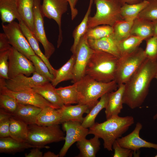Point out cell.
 Returning a JSON list of instances; mask_svg holds the SVG:
<instances>
[{
  "instance_id": "1",
  "label": "cell",
  "mask_w": 157,
  "mask_h": 157,
  "mask_svg": "<svg viewBox=\"0 0 157 157\" xmlns=\"http://www.w3.org/2000/svg\"><path fill=\"white\" fill-rule=\"evenodd\" d=\"M157 74V60L147 58L124 84L123 104L132 109L140 106L148 93L151 82Z\"/></svg>"
},
{
  "instance_id": "2",
  "label": "cell",
  "mask_w": 157,
  "mask_h": 157,
  "mask_svg": "<svg viewBox=\"0 0 157 157\" xmlns=\"http://www.w3.org/2000/svg\"><path fill=\"white\" fill-rule=\"evenodd\" d=\"M134 122V118L132 116H115L104 122L95 123L89 128L88 133L102 139L104 148L112 151L114 142L127 131Z\"/></svg>"
},
{
  "instance_id": "3",
  "label": "cell",
  "mask_w": 157,
  "mask_h": 157,
  "mask_svg": "<svg viewBox=\"0 0 157 157\" xmlns=\"http://www.w3.org/2000/svg\"><path fill=\"white\" fill-rule=\"evenodd\" d=\"M118 58L109 53L93 49L85 75L99 82L108 83L115 80Z\"/></svg>"
},
{
  "instance_id": "4",
  "label": "cell",
  "mask_w": 157,
  "mask_h": 157,
  "mask_svg": "<svg viewBox=\"0 0 157 157\" xmlns=\"http://www.w3.org/2000/svg\"><path fill=\"white\" fill-rule=\"evenodd\" d=\"M78 93V104L88 106L91 109L106 93L117 90L118 86L115 80L108 83L97 81L85 75L75 83Z\"/></svg>"
},
{
  "instance_id": "5",
  "label": "cell",
  "mask_w": 157,
  "mask_h": 157,
  "mask_svg": "<svg viewBox=\"0 0 157 157\" xmlns=\"http://www.w3.org/2000/svg\"><path fill=\"white\" fill-rule=\"evenodd\" d=\"M96 12L88 19V29L100 25L113 27L119 21L123 19L120 13L121 4L117 0H93Z\"/></svg>"
},
{
  "instance_id": "6",
  "label": "cell",
  "mask_w": 157,
  "mask_h": 157,
  "mask_svg": "<svg viewBox=\"0 0 157 157\" xmlns=\"http://www.w3.org/2000/svg\"><path fill=\"white\" fill-rule=\"evenodd\" d=\"M28 126L26 142L35 147L48 148L47 144L65 140V134L59 124L46 126L34 124Z\"/></svg>"
},
{
  "instance_id": "7",
  "label": "cell",
  "mask_w": 157,
  "mask_h": 157,
  "mask_svg": "<svg viewBox=\"0 0 157 157\" xmlns=\"http://www.w3.org/2000/svg\"><path fill=\"white\" fill-rule=\"evenodd\" d=\"M146 58L144 50L139 47L119 58L115 79L118 87L124 84Z\"/></svg>"
},
{
  "instance_id": "8",
  "label": "cell",
  "mask_w": 157,
  "mask_h": 157,
  "mask_svg": "<svg viewBox=\"0 0 157 157\" xmlns=\"http://www.w3.org/2000/svg\"><path fill=\"white\" fill-rule=\"evenodd\" d=\"M2 26L10 45L29 59L30 56L35 55L24 34L19 23L13 21Z\"/></svg>"
},
{
  "instance_id": "9",
  "label": "cell",
  "mask_w": 157,
  "mask_h": 157,
  "mask_svg": "<svg viewBox=\"0 0 157 157\" xmlns=\"http://www.w3.org/2000/svg\"><path fill=\"white\" fill-rule=\"evenodd\" d=\"M6 79H0V94H7L14 98L18 103L33 105L43 109L50 107L59 108L51 104L40 94L34 91L32 89L21 92H14L7 88L5 86Z\"/></svg>"
},
{
  "instance_id": "10",
  "label": "cell",
  "mask_w": 157,
  "mask_h": 157,
  "mask_svg": "<svg viewBox=\"0 0 157 157\" xmlns=\"http://www.w3.org/2000/svg\"><path fill=\"white\" fill-rule=\"evenodd\" d=\"M68 4L67 0H43L41 5V10L44 17L53 19L58 25L59 34L57 42L58 48L60 46L63 39L62 17L67 11Z\"/></svg>"
},
{
  "instance_id": "11",
  "label": "cell",
  "mask_w": 157,
  "mask_h": 157,
  "mask_svg": "<svg viewBox=\"0 0 157 157\" xmlns=\"http://www.w3.org/2000/svg\"><path fill=\"white\" fill-rule=\"evenodd\" d=\"M93 51V49L88 44L85 33L80 39L74 54L75 56V61L72 80L73 83L78 81L85 75L87 65Z\"/></svg>"
},
{
  "instance_id": "12",
  "label": "cell",
  "mask_w": 157,
  "mask_h": 157,
  "mask_svg": "<svg viewBox=\"0 0 157 157\" xmlns=\"http://www.w3.org/2000/svg\"><path fill=\"white\" fill-rule=\"evenodd\" d=\"M8 63L9 79L20 74L30 76L35 72L32 62L12 47L9 51Z\"/></svg>"
},
{
  "instance_id": "13",
  "label": "cell",
  "mask_w": 157,
  "mask_h": 157,
  "mask_svg": "<svg viewBox=\"0 0 157 157\" xmlns=\"http://www.w3.org/2000/svg\"><path fill=\"white\" fill-rule=\"evenodd\" d=\"M33 34L44 48V55L49 59L55 50L53 44L48 40L44 26V17L41 10L40 0H33Z\"/></svg>"
},
{
  "instance_id": "14",
  "label": "cell",
  "mask_w": 157,
  "mask_h": 157,
  "mask_svg": "<svg viewBox=\"0 0 157 157\" xmlns=\"http://www.w3.org/2000/svg\"><path fill=\"white\" fill-rule=\"evenodd\" d=\"M62 124L66 135L65 143L58 154L60 157H64L73 144L86 138L89 134V129L83 126L81 122L69 121Z\"/></svg>"
},
{
  "instance_id": "15",
  "label": "cell",
  "mask_w": 157,
  "mask_h": 157,
  "mask_svg": "<svg viewBox=\"0 0 157 157\" xmlns=\"http://www.w3.org/2000/svg\"><path fill=\"white\" fill-rule=\"evenodd\" d=\"M49 82L47 78L35 72L31 76L20 74L13 78L6 79L5 86L11 91L18 92L29 90Z\"/></svg>"
},
{
  "instance_id": "16",
  "label": "cell",
  "mask_w": 157,
  "mask_h": 157,
  "mask_svg": "<svg viewBox=\"0 0 157 157\" xmlns=\"http://www.w3.org/2000/svg\"><path fill=\"white\" fill-rule=\"evenodd\" d=\"M142 128V124L138 122L131 133L116 140L121 147L132 150L134 153L142 148H153L157 150V144L147 142L140 137L139 133Z\"/></svg>"
},
{
  "instance_id": "17",
  "label": "cell",
  "mask_w": 157,
  "mask_h": 157,
  "mask_svg": "<svg viewBox=\"0 0 157 157\" xmlns=\"http://www.w3.org/2000/svg\"><path fill=\"white\" fill-rule=\"evenodd\" d=\"M118 88L116 90L108 93V103L105 111L106 119L119 115L123 109L124 84L120 85Z\"/></svg>"
},
{
  "instance_id": "18",
  "label": "cell",
  "mask_w": 157,
  "mask_h": 157,
  "mask_svg": "<svg viewBox=\"0 0 157 157\" xmlns=\"http://www.w3.org/2000/svg\"><path fill=\"white\" fill-rule=\"evenodd\" d=\"M113 33L99 39H88V44L94 50L106 52L119 58L120 55L118 46V42Z\"/></svg>"
},
{
  "instance_id": "19",
  "label": "cell",
  "mask_w": 157,
  "mask_h": 157,
  "mask_svg": "<svg viewBox=\"0 0 157 157\" xmlns=\"http://www.w3.org/2000/svg\"><path fill=\"white\" fill-rule=\"evenodd\" d=\"M61 113V124L69 121L79 122L81 123L85 113H88L90 109L86 105L78 104L76 105H64L60 108Z\"/></svg>"
},
{
  "instance_id": "20",
  "label": "cell",
  "mask_w": 157,
  "mask_h": 157,
  "mask_svg": "<svg viewBox=\"0 0 157 157\" xmlns=\"http://www.w3.org/2000/svg\"><path fill=\"white\" fill-rule=\"evenodd\" d=\"M18 21L22 32L35 53L43 60L47 66L51 73L54 76L57 70L53 67L49 61V59L41 50L39 44V41L35 35L27 26L22 19Z\"/></svg>"
},
{
  "instance_id": "21",
  "label": "cell",
  "mask_w": 157,
  "mask_h": 157,
  "mask_svg": "<svg viewBox=\"0 0 157 157\" xmlns=\"http://www.w3.org/2000/svg\"><path fill=\"white\" fill-rule=\"evenodd\" d=\"M42 108L29 104L18 103L17 107L12 116L28 125L35 124L37 116Z\"/></svg>"
},
{
  "instance_id": "22",
  "label": "cell",
  "mask_w": 157,
  "mask_h": 157,
  "mask_svg": "<svg viewBox=\"0 0 157 157\" xmlns=\"http://www.w3.org/2000/svg\"><path fill=\"white\" fill-rule=\"evenodd\" d=\"M60 108L48 107L42 109L36 117L35 124L40 126H49L61 124Z\"/></svg>"
},
{
  "instance_id": "23",
  "label": "cell",
  "mask_w": 157,
  "mask_h": 157,
  "mask_svg": "<svg viewBox=\"0 0 157 157\" xmlns=\"http://www.w3.org/2000/svg\"><path fill=\"white\" fill-rule=\"evenodd\" d=\"M32 90L51 104L61 108L64 104L51 82L35 87Z\"/></svg>"
},
{
  "instance_id": "24",
  "label": "cell",
  "mask_w": 157,
  "mask_h": 157,
  "mask_svg": "<svg viewBox=\"0 0 157 157\" xmlns=\"http://www.w3.org/2000/svg\"><path fill=\"white\" fill-rule=\"evenodd\" d=\"M35 147L26 142L18 141L9 136L0 138V153L13 154Z\"/></svg>"
},
{
  "instance_id": "25",
  "label": "cell",
  "mask_w": 157,
  "mask_h": 157,
  "mask_svg": "<svg viewBox=\"0 0 157 157\" xmlns=\"http://www.w3.org/2000/svg\"><path fill=\"white\" fill-rule=\"evenodd\" d=\"M0 13L2 23L21 19L17 10V0H0Z\"/></svg>"
},
{
  "instance_id": "26",
  "label": "cell",
  "mask_w": 157,
  "mask_h": 157,
  "mask_svg": "<svg viewBox=\"0 0 157 157\" xmlns=\"http://www.w3.org/2000/svg\"><path fill=\"white\" fill-rule=\"evenodd\" d=\"M99 138L96 136L90 139L85 138L77 142L76 146L79 150L78 157H95L100 149Z\"/></svg>"
},
{
  "instance_id": "27",
  "label": "cell",
  "mask_w": 157,
  "mask_h": 157,
  "mask_svg": "<svg viewBox=\"0 0 157 157\" xmlns=\"http://www.w3.org/2000/svg\"><path fill=\"white\" fill-rule=\"evenodd\" d=\"M33 0H17L18 12L24 22L33 33Z\"/></svg>"
},
{
  "instance_id": "28",
  "label": "cell",
  "mask_w": 157,
  "mask_h": 157,
  "mask_svg": "<svg viewBox=\"0 0 157 157\" xmlns=\"http://www.w3.org/2000/svg\"><path fill=\"white\" fill-rule=\"evenodd\" d=\"M130 34L142 38L146 40L153 36V22L144 19L137 18L133 21Z\"/></svg>"
},
{
  "instance_id": "29",
  "label": "cell",
  "mask_w": 157,
  "mask_h": 157,
  "mask_svg": "<svg viewBox=\"0 0 157 157\" xmlns=\"http://www.w3.org/2000/svg\"><path fill=\"white\" fill-rule=\"evenodd\" d=\"M75 61V56L73 54L67 61L58 69H57L56 75L51 82L53 85L56 87L60 82L72 80L73 71Z\"/></svg>"
},
{
  "instance_id": "30",
  "label": "cell",
  "mask_w": 157,
  "mask_h": 157,
  "mask_svg": "<svg viewBox=\"0 0 157 157\" xmlns=\"http://www.w3.org/2000/svg\"><path fill=\"white\" fill-rule=\"evenodd\" d=\"M10 136L20 142H26L28 132V125L12 116L10 119Z\"/></svg>"
},
{
  "instance_id": "31",
  "label": "cell",
  "mask_w": 157,
  "mask_h": 157,
  "mask_svg": "<svg viewBox=\"0 0 157 157\" xmlns=\"http://www.w3.org/2000/svg\"><path fill=\"white\" fill-rule=\"evenodd\" d=\"M101 96L100 100L90 110L86 116L84 117L81 123L84 127L88 128L92 126L95 123L96 117L100 112L106 107L108 100V93Z\"/></svg>"
},
{
  "instance_id": "32",
  "label": "cell",
  "mask_w": 157,
  "mask_h": 157,
  "mask_svg": "<svg viewBox=\"0 0 157 157\" xmlns=\"http://www.w3.org/2000/svg\"><path fill=\"white\" fill-rule=\"evenodd\" d=\"M93 2V0H90L88 9L83 19L73 32L74 42L71 49V51L73 54L75 53L76 47L80 39L88 30V22Z\"/></svg>"
},
{
  "instance_id": "33",
  "label": "cell",
  "mask_w": 157,
  "mask_h": 157,
  "mask_svg": "<svg viewBox=\"0 0 157 157\" xmlns=\"http://www.w3.org/2000/svg\"><path fill=\"white\" fill-rule=\"evenodd\" d=\"M148 3L147 0H144L137 3L123 4L122 5L120 10L122 18L126 20H134L137 18L140 13L146 7Z\"/></svg>"
},
{
  "instance_id": "34",
  "label": "cell",
  "mask_w": 157,
  "mask_h": 157,
  "mask_svg": "<svg viewBox=\"0 0 157 157\" xmlns=\"http://www.w3.org/2000/svg\"><path fill=\"white\" fill-rule=\"evenodd\" d=\"M144 40L142 38L131 35L119 42L118 46L120 57L130 53L135 50L139 47L140 44Z\"/></svg>"
},
{
  "instance_id": "35",
  "label": "cell",
  "mask_w": 157,
  "mask_h": 157,
  "mask_svg": "<svg viewBox=\"0 0 157 157\" xmlns=\"http://www.w3.org/2000/svg\"><path fill=\"white\" fill-rule=\"evenodd\" d=\"M56 90L64 105L78 104V93L75 83L71 85L56 88Z\"/></svg>"
},
{
  "instance_id": "36",
  "label": "cell",
  "mask_w": 157,
  "mask_h": 157,
  "mask_svg": "<svg viewBox=\"0 0 157 157\" xmlns=\"http://www.w3.org/2000/svg\"><path fill=\"white\" fill-rule=\"evenodd\" d=\"M134 20L122 19L118 21L113 27V35L119 42L130 35Z\"/></svg>"
},
{
  "instance_id": "37",
  "label": "cell",
  "mask_w": 157,
  "mask_h": 157,
  "mask_svg": "<svg viewBox=\"0 0 157 157\" xmlns=\"http://www.w3.org/2000/svg\"><path fill=\"white\" fill-rule=\"evenodd\" d=\"M113 31V27L108 25H103L88 29L86 33L88 39L97 40L112 34Z\"/></svg>"
},
{
  "instance_id": "38",
  "label": "cell",
  "mask_w": 157,
  "mask_h": 157,
  "mask_svg": "<svg viewBox=\"0 0 157 157\" xmlns=\"http://www.w3.org/2000/svg\"><path fill=\"white\" fill-rule=\"evenodd\" d=\"M29 59L33 63L35 72L47 78L50 82L54 76L50 72L47 66L43 60L36 55L31 56Z\"/></svg>"
},
{
  "instance_id": "39",
  "label": "cell",
  "mask_w": 157,
  "mask_h": 157,
  "mask_svg": "<svg viewBox=\"0 0 157 157\" xmlns=\"http://www.w3.org/2000/svg\"><path fill=\"white\" fill-rule=\"evenodd\" d=\"M148 3L140 13L137 18L151 21L157 20V0H147Z\"/></svg>"
},
{
  "instance_id": "40",
  "label": "cell",
  "mask_w": 157,
  "mask_h": 157,
  "mask_svg": "<svg viewBox=\"0 0 157 157\" xmlns=\"http://www.w3.org/2000/svg\"><path fill=\"white\" fill-rule=\"evenodd\" d=\"M11 114L0 109V138L10 136L9 128Z\"/></svg>"
},
{
  "instance_id": "41",
  "label": "cell",
  "mask_w": 157,
  "mask_h": 157,
  "mask_svg": "<svg viewBox=\"0 0 157 157\" xmlns=\"http://www.w3.org/2000/svg\"><path fill=\"white\" fill-rule=\"evenodd\" d=\"M18 103L13 98L8 95L0 94V107L6 111L13 114L16 110Z\"/></svg>"
},
{
  "instance_id": "42",
  "label": "cell",
  "mask_w": 157,
  "mask_h": 157,
  "mask_svg": "<svg viewBox=\"0 0 157 157\" xmlns=\"http://www.w3.org/2000/svg\"><path fill=\"white\" fill-rule=\"evenodd\" d=\"M146 41V45L144 51L147 58L157 60V36H153Z\"/></svg>"
},
{
  "instance_id": "43",
  "label": "cell",
  "mask_w": 157,
  "mask_h": 157,
  "mask_svg": "<svg viewBox=\"0 0 157 157\" xmlns=\"http://www.w3.org/2000/svg\"><path fill=\"white\" fill-rule=\"evenodd\" d=\"M9 50L0 52V77L8 79V56Z\"/></svg>"
},
{
  "instance_id": "44",
  "label": "cell",
  "mask_w": 157,
  "mask_h": 157,
  "mask_svg": "<svg viewBox=\"0 0 157 157\" xmlns=\"http://www.w3.org/2000/svg\"><path fill=\"white\" fill-rule=\"evenodd\" d=\"M112 148L114 151L113 157H131L134 154L132 150L121 147L116 140L113 143Z\"/></svg>"
},
{
  "instance_id": "45",
  "label": "cell",
  "mask_w": 157,
  "mask_h": 157,
  "mask_svg": "<svg viewBox=\"0 0 157 157\" xmlns=\"http://www.w3.org/2000/svg\"><path fill=\"white\" fill-rule=\"evenodd\" d=\"M12 47L5 34L0 33V52L9 50Z\"/></svg>"
},
{
  "instance_id": "46",
  "label": "cell",
  "mask_w": 157,
  "mask_h": 157,
  "mask_svg": "<svg viewBox=\"0 0 157 157\" xmlns=\"http://www.w3.org/2000/svg\"><path fill=\"white\" fill-rule=\"evenodd\" d=\"M67 0L71 10V19L73 20L78 14V10L75 7L78 0Z\"/></svg>"
},
{
  "instance_id": "47",
  "label": "cell",
  "mask_w": 157,
  "mask_h": 157,
  "mask_svg": "<svg viewBox=\"0 0 157 157\" xmlns=\"http://www.w3.org/2000/svg\"><path fill=\"white\" fill-rule=\"evenodd\" d=\"M39 148L36 147L31 149L29 153L25 154L26 157H43V154L39 149Z\"/></svg>"
},
{
  "instance_id": "48",
  "label": "cell",
  "mask_w": 157,
  "mask_h": 157,
  "mask_svg": "<svg viewBox=\"0 0 157 157\" xmlns=\"http://www.w3.org/2000/svg\"><path fill=\"white\" fill-rule=\"evenodd\" d=\"M122 5L124 3L129 4L137 3L142 1L144 0H117Z\"/></svg>"
},
{
  "instance_id": "49",
  "label": "cell",
  "mask_w": 157,
  "mask_h": 157,
  "mask_svg": "<svg viewBox=\"0 0 157 157\" xmlns=\"http://www.w3.org/2000/svg\"><path fill=\"white\" fill-rule=\"evenodd\" d=\"M59 154H56L51 151H48L43 154V157H58Z\"/></svg>"
},
{
  "instance_id": "50",
  "label": "cell",
  "mask_w": 157,
  "mask_h": 157,
  "mask_svg": "<svg viewBox=\"0 0 157 157\" xmlns=\"http://www.w3.org/2000/svg\"><path fill=\"white\" fill-rule=\"evenodd\" d=\"M152 22L154 29L153 36H157V20Z\"/></svg>"
},
{
  "instance_id": "51",
  "label": "cell",
  "mask_w": 157,
  "mask_h": 157,
  "mask_svg": "<svg viewBox=\"0 0 157 157\" xmlns=\"http://www.w3.org/2000/svg\"><path fill=\"white\" fill-rule=\"evenodd\" d=\"M155 78H156V79H157V74L156 75V77H155ZM153 119H157V113L154 116Z\"/></svg>"
},
{
  "instance_id": "52",
  "label": "cell",
  "mask_w": 157,
  "mask_h": 157,
  "mask_svg": "<svg viewBox=\"0 0 157 157\" xmlns=\"http://www.w3.org/2000/svg\"><path fill=\"white\" fill-rule=\"evenodd\" d=\"M155 157H157V154L155 156Z\"/></svg>"
}]
</instances>
